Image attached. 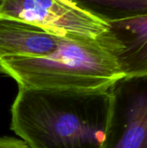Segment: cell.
I'll list each match as a JSON object with an SVG mask.
<instances>
[{
    "instance_id": "5",
    "label": "cell",
    "mask_w": 147,
    "mask_h": 148,
    "mask_svg": "<svg viewBox=\"0 0 147 148\" xmlns=\"http://www.w3.org/2000/svg\"><path fill=\"white\" fill-rule=\"evenodd\" d=\"M107 36L122 75H147V16L108 23Z\"/></svg>"
},
{
    "instance_id": "2",
    "label": "cell",
    "mask_w": 147,
    "mask_h": 148,
    "mask_svg": "<svg viewBox=\"0 0 147 148\" xmlns=\"http://www.w3.org/2000/svg\"><path fill=\"white\" fill-rule=\"evenodd\" d=\"M0 64L2 73L28 88L106 91L124 77L107 32L96 38L61 36L51 55L4 57Z\"/></svg>"
},
{
    "instance_id": "8",
    "label": "cell",
    "mask_w": 147,
    "mask_h": 148,
    "mask_svg": "<svg viewBox=\"0 0 147 148\" xmlns=\"http://www.w3.org/2000/svg\"><path fill=\"white\" fill-rule=\"evenodd\" d=\"M0 148H29L21 139L14 137H0Z\"/></svg>"
},
{
    "instance_id": "4",
    "label": "cell",
    "mask_w": 147,
    "mask_h": 148,
    "mask_svg": "<svg viewBox=\"0 0 147 148\" xmlns=\"http://www.w3.org/2000/svg\"><path fill=\"white\" fill-rule=\"evenodd\" d=\"M102 148H147V75L122 77L110 88Z\"/></svg>"
},
{
    "instance_id": "1",
    "label": "cell",
    "mask_w": 147,
    "mask_h": 148,
    "mask_svg": "<svg viewBox=\"0 0 147 148\" xmlns=\"http://www.w3.org/2000/svg\"><path fill=\"white\" fill-rule=\"evenodd\" d=\"M110 105L109 90L18 87L10 128L29 148H102Z\"/></svg>"
},
{
    "instance_id": "3",
    "label": "cell",
    "mask_w": 147,
    "mask_h": 148,
    "mask_svg": "<svg viewBox=\"0 0 147 148\" xmlns=\"http://www.w3.org/2000/svg\"><path fill=\"white\" fill-rule=\"evenodd\" d=\"M0 16L38 25L59 36L96 38L108 23L73 0H0Z\"/></svg>"
},
{
    "instance_id": "9",
    "label": "cell",
    "mask_w": 147,
    "mask_h": 148,
    "mask_svg": "<svg viewBox=\"0 0 147 148\" xmlns=\"http://www.w3.org/2000/svg\"><path fill=\"white\" fill-rule=\"evenodd\" d=\"M1 60V59H0ZM0 73H2V69H1V64H0Z\"/></svg>"
},
{
    "instance_id": "6",
    "label": "cell",
    "mask_w": 147,
    "mask_h": 148,
    "mask_svg": "<svg viewBox=\"0 0 147 148\" xmlns=\"http://www.w3.org/2000/svg\"><path fill=\"white\" fill-rule=\"evenodd\" d=\"M60 37L38 25L0 16V59L47 56L57 49Z\"/></svg>"
},
{
    "instance_id": "7",
    "label": "cell",
    "mask_w": 147,
    "mask_h": 148,
    "mask_svg": "<svg viewBox=\"0 0 147 148\" xmlns=\"http://www.w3.org/2000/svg\"><path fill=\"white\" fill-rule=\"evenodd\" d=\"M107 23L147 16V0H73Z\"/></svg>"
}]
</instances>
